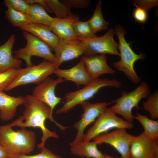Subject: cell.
Instances as JSON below:
<instances>
[{
    "instance_id": "36",
    "label": "cell",
    "mask_w": 158,
    "mask_h": 158,
    "mask_svg": "<svg viewBox=\"0 0 158 158\" xmlns=\"http://www.w3.org/2000/svg\"><path fill=\"white\" fill-rule=\"evenodd\" d=\"M8 157H9V156L7 152L0 144V158H6Z\"/></svg>"
},
{
    "instance_id": "16",
    "label": "cell",
    "mask_w": 158,
    "mask_h": 158,
    "mask_svg": "<svg viewBox=\"0 0 158 158\" xmlns=\"http://www.w3.org/2000/svg\"><path fill=\"white\" fill-rule=\"evenodd\" d=\"M54 73L58 77L73 82L78 86L80 85L85 86L93 80L88 73L81 58L79 62L72 68L66 69L58 68L54 70Z\"/></svg>"
},
{
    "instance_id": "15",
    "label": "cell",
    "mask_w": 158,
    "mask_h": 158,
    "mask_svg": "<svg viewBox=\"0 0 158 158\" xmlns=\"http://www.w3.org/2000/svg\"><path fill=\"white\" fill-rule=\"evenodd\" d=\"M81 59L88 73L93 79L98 78L103 74L113 75L116 72V71L108 64L105 54L84 56Z\"/></svg>"
},
{
    "instance_id": "23",
    "label": "cell",
    "mask_w": 158,
    "mask_h": 158,
    "mask_svg": "<svg viewBox=\"0 0 158 158\" xmlns=\"http://www.w3.org/2000/svg\"><path fill=\"white\" fill-rule=\"evenodd\" d=\"M102 2H98L92 17L87 20L90 27L94 33L107 29L109 23L104 19L102 11Z\"/></svg>"
},
{
    "instance_id": "17",
    "label": "cell",
    "mask_w": 158,
    "mask_h": 158,
    "mask_svg": "<svg viewBox=\"0 0 158 158\" xmlns=\"http://www.w3.org/2000/svg\"><path fill=\"white\" fill-rule=\"evenodd\" d=\"M79 20V17L73 13L65 19L54 18V20L49 26L51 30L60 39L66 40L78 39L73 27V24Z\"/></svg>"
},
{
    "instance_id": "7",
    "label": "cell",
    "mask_w": 158,
    "mask_h": 158,
    "mask_svg": "<svg viewBox=\"0 0 158 158\" xmlns=\"http://www.w3.org/2000/svg\"><path fill=\"white\" fill-rule=\"evenodd\" d=\"M59 67L57 64L44 60L37 65L20 68L16 79L4 91H9L21 85L38 84L54 73V70Z\"/></svg>"
},
{
    "instance_id": "27",
    "label": "cell",
    "mask_w": 158,
    "mask_h": 158,
    "mask_svg": "<svg viewBox=\"0 0 158 158\" xmlns=\"http://www.w3.org/2000/svg\"><path fill=\"white\" fill-rule=\"evenodd\" d=\"M143 108L146 113L148 112L150 118L154 120L158 118V91L156 90L150 95L147 99L142 103Z\"/></svg>"
},
{
    "instance_id": "3",
    "label": "cell",
    "mask_w": 158,
    "mask_h": 158,
    "mask_svg": "<svg viewBox=\"0 0 158 158\" xmlns=\"http://www.w3.org/2000/svg\"><path fill=\"white\" fill-rule=\"evenodd\" d=\"M126 33L121 26L118 25L115 27L114 33L119 41L118 49L121 59L119 61L113 62L112 65L115 69L122 72L133 83L137 84L141 82V78L135 70L134 65L138 60L144 59L145 55L143 53L138 54L133 51L130 44L126 40Z\"/></svg>"
},
{
    "instance_id": "37",
    "label": "cell",
    "mask_w": 158,
    "mask_h": 158,
    "mask_svg": "<svg viewBox=\"0 0 158 158\" xmlns=\"http://www.w3.org/2000/svg\"><path fill=\"white\" fill-rule=\"evenodd\" d=\"M104 158H122L121 157H114L109 155L106 153H104Z\"/></svg>"
},
{
    "instance_id": "30",
    "label": "cell",
    "mask_w": 158,
    "mask_h": 158,
    "mask_svg": "<svg viewBox=\"0 0 158 158\" xmlns=\"http://www.w3.org/2000/svg\"><path fill=\"white\" fill-rule=\"evenodd\" d=\"M4 4L7 8L26 14L28 12L30 7L25 0H5Z\"/></svg>"
},
{
    "instance_id": "35",
    "label": "cell",
    "mask_w": 158,
    "mask_h": 158,
    "mask_svg": "<svg viewBox=\"0 0 158 158\" xmlns=\"http://www.w3.org/2000/svg\"><path fill=\"white\" fill-rule=\"evenodd\" d=\"M25 1L30 5L35 4H39L44 8L46 12L49 13H52L47 5L45 0H25Z\"/></svg>"
},
{
    "instance_id": "5",
    "label": "cell",
    "mask_w": 158,
    "mask_h": 158,
    "mask_svg": "<svg viewBox=\"0 0 158 158\" xmlns=\"http://www.w3.org/2000/svg\"><path fill=\"white\" fill-rule=\"evenodd\" d=\"M150 92L147 83L142 82L131 92L123 91L121 96L114 100V104L110 108L115 114L120 115L126 121L132 123L134 119L132 113L133 109L135 108L138 110L141 109L138 106L139 102L142 99L147 98Z\"/></svg>"
},
{
    "instance_id": "21",
    "label": "cell",
    "mask_w": 158,
    "mask_h": 158,
    "mask_svg": "<svg viewBox=\"0 0 158 158\" xmlns=\"http://www.w3.org/2000/svg\"><path fill=\"white\" fill-rule=\"evenodd\" d=\"M69 145L71 153L79 157L104 158V154L98 149L97 144L93 141L86 142L83 140L75 144Z\"/></svg>"
},
{
    "instance_id": "2",
    "label": "cell",
    "mask_w": 158,
    "mask_h": 158,
    "mask_svg": "<svg viewBox=\"0 0 158 158\" xmlns=\"http://www.w3.org/2000/svg\"><path fill=\"white\" fill-rule=\"evenodd\" d=\"M36 141L35 133L25 128L15 131L10 124L0 126V144L9 158H18L30 154L34 150Z\"/></svg>"
},
{
    "instance_id": "32",
    "label": "cell",
    "mask_w": 158,
    "mask_h": 158,
    "mask_svg": "<svg viewBox=\"0 0 158 158\" xmlns=\"http://www.w3.org/2000/svg\"><path fill=\"white\" fill-rule=\"evenodd\" d=\"M60 1L70 8L75 7L79 8H87L91 2L89 0H63Z\"/></svg>"
},
{
    "instance_id": "19",
    "label": "cell",
    "mask_w": 158,
    "mask_h": 158,
    "mask_svg": "<svg viewBox=\"0 0 158 158\" xmlns=\"http://www.w3.org/2000/svg\"><path fill=\"white\" fill-rule=\"evenodd\" d=\"M19 28L23 31L34 35L45 42L51 51H54L60 40V38L51 30L48 26L44 25L30 23L21 25Z\"/></svg>"
},
{
    "instance_id": "9",
    "label": "cell",
    "mask_w": 158,
    "mask_h": 158,
    "mask_svg": "<svg viewBox=\"0 0 158 158\" xmlns=\"http://www.w3.org/2000/svg\"><path fill=\"white\" fill-rule=\"evenodd\" d=\"M114 34V30L110 28L102 36L92 38L78 36L77 39L83 44L84 56L107 54L120 56L118 50V44L113 38Z\"/></svg>"
},
{
    "instance_id": "12",
    "label": "cell",
    "mask_w": 158,
    "mask_h": 158,
    "mask_svg": "<svg viewBox=\"0 0 158 158\" xmlns=\"http://www.w3.org/2000/svg\"><path fill=\"white\" fill-rule=\"evenodd\" d=\"M129 153L130 158H158V140L151 138L143 132L133 136Z\"/></svg>"
},
{
    "instance_id": "38",
    "label": "cell",
    "mask_w": 158,
    "mask_h": 158,
    "mask_svg": "<svg viewBox=\"0 0 158 158\" xmlns=\"http://www.w3.org/2000/svg\"><path fill=\"white\" fill-rule=\"evenodd\" d=\"M9 158V157H7V158Z\"/></svg>"
},
{
    "instance_id": "26",
    "label": "cell",
    "mask_w": 158,
    "mask_h": 158,
    "mask_svg": "<svg viewBox=\"0 0 158 158\" xmlns=\"http://www.w3.org/2000/svg\"><path fill=\"white\" fill-rule=\"evenodd\" d=\"M49 8L56 18L65 19L73 13L71 8L66 4L57 0H45Z\"/></svg>"
},
{
    "instance_id": "6",
    "label": "cell",
    "mask_w": 158,
    "mask_h": 158,
    "mask_svg": "<svg viewBox=\"0 0 158 158\" xmlns=\"http://www.w3.org/2000/svg\"><path fill=\"white\" fill-rule=\"evenodd\" d=\"M22 35L26 40V44L24 47L13 51L15 57L24 61L27 66L33 65L31 58L34 56L43 58L58 65L54 54L52 53L51 49L46 43L27 31H23Z\"/></svg>"
},
{
    "instance_id": "34",
    "label": "cell",
    "mask_w": 158,
    "mask_h": 158,
    "mask_svg": "<svg viewBox=\"0 0 158 158\" xmlns=\"http://www.w3.org/2000/svg\"><path fill=\"white\" fill-rule=\"evenodd\" d=\"M133 3L135 6L141 8L147 11L152 7L157 5L158 1L135 0Z\"/></svg>"
},
{
    "instance_id": "8",
    "label": "cell",
    "mask_w": 158,
    "mask_h": 158,
    "mask_svg": "<svg viewBox=\"0 0 158 158\" xmlns=\"http://www.w3.org/2000/svg\"><path fill=\"white\" fill-rule=\"evenodd\" d=\"M132 123L117 116L110 108H104L93 125L85 134L83 140L89 142L95 138L113 128L131 129Z\"/></svg>"
},
{
    "instance_id": "11",
    "label": "cell",
    "mask_w": 158,
    "mask_h": 158,
    "mask_svg": "<svg viewBox=\"0 0 158 158\" xmlns=\"http://www.w3.org/2000/svg\"><path fill=\"white\" fill-rule=\"evenodd\" d=\"M113 103L114 101L109 102H101L94 103L86 101L80 104L83 112L81 115L80 119L73 126L77 130V132L75 139L69 144H75L83 140L86 128L95 121L104 108Z\"/></svg>"
},
{
    "instance_id": "20",
    "label": "cell",
    "mask_w": 158,
    "mask_h": 158,
    "mask_svg": "<svg viewBox=\"0 0 158 158\" xmlns=\"http://www.w3.org/2000/svg\"><path fill=\"white\" fill-rule=\"evenodd\" d=\"M24 97L18 96L14 97L0 92V118L3 121L11 119L16 115L17 109L23 104Z\"/></svg>"
},
{
    "instance_id": "13",
    "label": "cell",
    "mask_w": 158,
    "mask_h": 158,
    "mask_svg": "<svg viewBox=\"0 0 158 158\" xmlns=\"http://www.w3.org/2000/svg\"><path fill=\"white\" fill-rule=\"evenodd\" d=\"M65 80L60 77L54 79L48 77L34 88L32 95L47 105L50 108L52 114L55 107L62 99L55 94L56 87L58 84Z\"/></svg>"
},
{
    "instance_id": "25",
    "label": "cell",
    "mask_w": 158,
    "mask_h": 158,
    "mask_svg": "<svg viewBox=\"0 0 158 158\" xmlns=\"http://www.w3.org/2000/svg\"><path fill=\"white\" fill-rule=\"evenodd\" d=\"M5 16L13 26L19 28L21 25L30 23L26 13L8 8L5 11Z\"/></svg>"
},
{
    "instance_id": "33",
    "label": "cell",
    "mask_w": 158,
    "mask_h": 158,
    "mask_svg": "<svg viewBox=\"0 0 158 158\" xmlns=\"http://www.w3.org/2000/svg\"><path fill=\"white\" fill-rule=\"evenodd\" d=\"M133 12V16L134 19L137 22L142 24L146 22L148 18L147 11L145 10L136 6Z\"/></svg>"
},
{
    "instance_id": "14",
    "label": "cell",
    "mask_w": 158,
    "mask_h": 158,
    "mask_svg": "<svg viewBox=\"0 0 158 158\" xmlns=\"http://www.w3.org/2000/svg\"><path fill=\"white\" fill-rule=\"evenodd\" d=\"M53 51L59 66L64 61L78 58L84 54V52L83 44L78 39L66 40L60 39Z\"/></svg>"
},
{
    "instance_id": "18",
    "label": "cell",
    "mask_w": 158,
    "mask_h": 158,
    "mask_svg": "<svg viewBox=\"0 0 158 158\" xmlns=\"http://www.w3.org/2000/svg\"><path fill=\"white\" fill-rule=\"evenodd\" d=\"M16 40V36L13 34L0 46V73L11 68H21L22 61L15 57L12 53V49Z\"/></svg>"
},
{
    "instance_id": "4",
    "label": "cell",
    "mask_w": 158,
    "mask_h": 158,
    "mask_svg": "<svg viewBox=\"0 0 158 158\" xmlns=\"http://www.w3.org/2000/svg\"><path fill=\"white\" fill-rule=\"evenodd\" d=\"M121 85V82L116 79L98 78L93 79L83 88L66 93L64 97V104L55 113L60 114L67 112L77 105L92 98L103 87H111L118 88Z\"/></svg>"
},
{
    "instance_id": "29",
    "label": "cell",
    "mask_w": 158,
    "mask_h": 158,
    "mask_svg": "<svg viewBox=\"0 0 158 158\" xmlns=\"http://www.w3.org/2000/svg\"><path fill=\"white\" fill-rule=\"evenodd\" d=\"M19 69L11 68L0 73V92L4 91L14 80L18 75Z\"/></svg>"
},
{
    "instance_id": "10",
    "label": "cell",
    "mask_w": 158,
    "mask_h": 158,
    "mask_svg": "<svg viewBox=\"0 0 158 158\" xmlns=\"http://www.w3.org/2000/svg\"><path fill=\"white\" fill-rule=\"evenodd\" d=\"M124 128H117L110 132L101 134L94 138L97 145L108 144L114 147L122 158H130V148L133 136Z\"/></svg>"
},
{
    "instance_id": "28",
    "label": "cell",
    "mask_w": 158,
    "mask_h": 158,
    "mask_svg": "<svg viewBox=\"0 0 158 158\" xmlns=\"http://www.w3.org/2000/svg\"><path fill=\"white\" fill-rule=\"evenodd\" d=\"M73 26L77 37L92 38L97 36L92 31L87 21H81L78 20L73 23Z\"/></svg>"
},
{
    "instance_id": "31",
    "label": "cell",
    "mask_w": 158,
    "mask_h": 158,
    "mask_svg": "<svg viewBox=\"0 0 158 158\" xmlns=\"http://www.w3.org/2000/svg\"><path fill=\"white\" fill-rule=\"evenodd\" d=\"M40 152L38 154L32 155H21L18 158H64L54 154L45 147L40 149Z\"/></svg>"
},
{
    "instance_id": "22",
    "label": "cell",
    "mask_w": 158,
    "mask_h": 158,
    "mask_svg": "<svg viewBox=\"0 0 158 158\" xmlns=\"http://www.w3.org/2000/svg\"><path fill=\"white\" fill-rule=\"evenodd\" d=\"M30 5V9L27 14L30 23L48 26L51 24L54 18L48 15L41 5L37 4Z\"/></svg>"
},
{
    "instance_id": "24",
    "label": "cell",
    "mask_w": 158,
    "mask_h": 158,
    "mask_svg": "<svg viewBox=\"0 0 158 158\" xmlns=\"http://www.w3.org/2000/svg\"><path fill=\"white\" fill-rule=\"evenodd\" d=\"M134 118L138 120L142 125L144 130L143 132L151 138L158 140V121L149 118L146 116L138 112Z\"/></svg>"
},
{
    "instance_id": "1",
    "label": "cell",
    "mask_w": 158,
    "mask_h": 158,
    "mask_svg": "<svg viewBox=\"0 0 158 158\" xmlns=\"http://www.w3.org/2000/svg\"><path fill=\"white\" fill-rule=\"evenodd\" d=\"M23 104L25 109L23 114L10 124L11 127L18 126L21 128H38L42 131V135L41 142L37 145L38 149L45 147L47 140L49 138H58L55 131L49 130L45 125V121L49 119L54 123L61 130L68 128L57 122L53 118L50 108L45 103L39 100L32 95L27 94L24 97Z\"/></svg>"
}]
</instances>
